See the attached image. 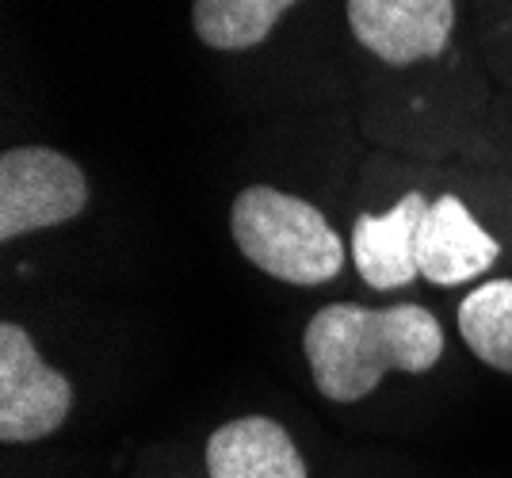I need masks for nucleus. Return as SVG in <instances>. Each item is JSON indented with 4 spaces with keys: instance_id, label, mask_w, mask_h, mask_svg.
<instances>
[{
    "instance_id": "f03ea898",
    "label": "nucleus",
    "mask_w": 512,
    "mask_h": 478,
    "mask_svg": "<svg viewBox=\"0 0 512 478\" xmlns=\"http://www.w3.org/2000/svg\"><path fill=\"white\" fill-rule=\"evenodd\" d=\"M230 230L237 249L283 283L318 287L344 268V241L318 207L268 184H253L234 199Z\"/></svg>"
},
{
    "instance_id": "6e6552de",
    "label": "nucleus",
    "mask_w": 512,
    "mask_h": 478,
    "mask_svg": "<svg viewBox=\"0 0 512 478\" xmlns=\"http://www.w3.org/2000/svg\"><path fill=\"white\" fill-rule=\"evenodd\" d=\"M211 478H306L302 452L272 417H237L207 440Z\"/></svg>"
},
{
    "instance_id": "39448f33",
    "label": "nucleus",
    "mask_w": 512,
    "mask_h": 478,
    "mask_svg": "<svg viewBox=\"0 0 512 478\" xmlns=\"http://www.w3.org/2000/svg\"><path fill=\"white\" fill-rule=\"evenodd\" d=\"M348 27L386 66H413L444 54L455 0H348Z\"/></svg>"
},
{
    "instance_id": "9d476101",
    "label": "nucleus",
    "mask_w": 512,
    "mask_h": 478,
    "mask_svg": "<svg viewBox=\"0 0 512 478\" xmlns=\"http://www.w3.org/2000/svg\"><path fill=\"white\" fill-rule=\"evenodd\" d=\"M459 333L490 368L512 375V280H490L459 306Z\"/></svg>"
},
{
    "instance_id": "20e7f679",
    "label": "nucleus",
    "mask_w": 512,
    "mask_h": 478,
    "mask_svg": "<svg viewBox=\"0 0 512 478\" xmlns=\"http://www.w3.org/2000/svg\"><path fill=\"white\" fill-rule=\"evenodd\" d=\"M73 410V383L39 356L31 333L0 326V440L35 444L58 433Z\"/></svg>"
},
{
    "instance_id": "423d86ee",
    "label": "nucleus",
    "mask_w": 512,
    "mask_h": 478,
    "mask_svg": "<svg viewBox=\"0 0 512 478\" xmlns=\"http://www.w3.org/2000/svg\"><path fill=\"white\" fill-rule=\"evenodd\" d=\"M428 199L421 192H406L386 215H360L352 230V257L367 287L394 291L421 276L417 241L425 222Z\"/></svg>"
},
{
    "instance_id": "1a4fd4ad",
    "label": "nucleus",
    "mask_w": 512,
    "mask_h": 478,
    "mask_svg": "<svg viewBox=\"0 0 512 478\" xmlns=\"http://www.w3.org/2000/svg\"><path fill=\"white\" fill-rule=\"evenodd\" d=\"M291 4L299 0H195L192 27L211 50H249L276 31Z\"/></svg>"
},
{
    "instance_id": "0eeeda50",
    "label": "nucleus",
    "mask_w": 512,
    "mask_h": 478,
    "mask_svg": "<svg viewBox=\"0 0 512 478\" xmlns=\"http://www.w3.org/2000/svg\"><path fill=\"white\" fill-rule=\"evenodd\" d=\"M497 241L470 218L463 199L440 196L428 203L425 222H421V241H417V264L421 276L440 287H455L474 276H482L497 261Z\"/></svg>"
},
{
    "instance_id": "7ed1b4c3",
    "label": "nucleus",
    "mask_w": 512,
    "mask_h": 478,
    "mask_svg": "<svg viewBox=\"0 0 512 478\" xmlns=\"http://www.w3.org/2000/svg\"><path fill=\"white\" fill-rule=\"evenodd\" d=\"M85 207L88 180L65 153L20 146L0 157V241L62 226Z\"/></svg>"
},
{
    "instance_id": "f257e3e1",
    "label": "nucleus",
    "mask_w": 512,
    "mask_h": 478,
    "mask_svg": "<svg viewBox=\"0 0 512 478\" xmlns=\"http://www.w3.org/2000/svg\"><path fill=\"white\" fill-rule=\"evenodd\" d=\"M310 375L329 402H360L383 383L386 371L421 375L444 356V329L417 303L367 310L329 303L310 318L306 337Z\"/></svg>"
}]
</instances>
